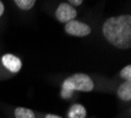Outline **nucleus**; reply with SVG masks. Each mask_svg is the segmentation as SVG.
Masks as SVG:
<instances>
[{
	"instance_id": "9d476101",
	"label": "nucleus",
	"mask_w": 131,
	"mask_h": 118,
	"mask_svg": "<svg viewBox=\"0 0 131 118\" xmlns=\"http://www.w3.org/2000/svg\"><path fill=\"white\" fill-rule=\"evenodd\" d=\"M121 77L124 79L125 82H131V66L130 65H126L125 67H123L121 70Z\"/></svg>"
},
{
	"instance_id": "ddd939ff",
	"label": "nucleus",
	"mask_w": 131,
	"mask_h": 118,
	"mask_svg": "<svg viewBox=\"0 0 131 118\" xmlns=\"http://www.w3.org/2000/svg\"><path fill=\"white\" fill-rule=\"evenodd\" d=\"M45 118H63L60 116H57V115H52V113H49V115H46Z\"/></svg>"
},
{
	"instance_id": "f8f14e48",
	"label": "nucleus",
	"mask_w": 131,
	"mask_h": 118,
	"mask_svg": "<svg viewBox=\"0 0 131 118\" xmlns=\"http://www.w3.org/2000/svg\"><path fill=\"white\" fill-rule=\"evenodd\" d=\"M4 12H5V6H4V3L0 0V17L4 14Z\"/></svg>"
},
{
	"instance_id": "6e6552de",
	"label": "nucleus",
	"mask_w": 131,
	"mask_h": 118,
	"mask_svg": "<svg viewBox=\"0 0 131 118\" xmlns=\"http://www.w3.org/2000/svg\"><path fill=\"white\" fill-rule=\"evenodd\" d=\"M15 118H36L34 112L26 108H17L14 110Z\"/></svg>"
},
{
	"instance_id": "0eeeda50",
	"label": "nucleus",
	"mask_w": 131,
	"mask_h": 118,
	"mask_svg": "<svg viewBox=\"0 0 131 118\" xmlns=\"http://www.w3.org/2000/svg\"><path fill=\"white\" fill-rule=\"evenodd\" d=\"M117 94L124 102H130L131 100V82H124L121 84V86L117 90Z\"/></svg>"
},
{
	"instance_id": "f03ea898",
	"label": "nucleus",
	"mask_w": 131,
	"mask_h": 118,
	"mask_svg": "<svg viewBox=\"0 0 131 118\" xmlns=\"http://www.w3.org/2000/svg\"><path fill=\"white\" fill-rule=\"evenodd\" d=\"M93 90V82L92 79L85 73H74L72 76L67 77L61 85V98L67 99L71 98L74 91L82 92H90Z\"/></svg>"
},
{
	"instance_id": "423d86ee",
	"label": "nucleus",
	"mask_w": 131,
	"mask_h": 118,
	"mask_svg": "<svg viewBox=\"0 0 131 118\" xmlns=\"http://www.w3.org/2000/svg\"><path fill=\"white\" fill-rule=\"evenodd\" d=\"M69 118H86V109L82 104H73L69 111H67Z\"/></svg>"
},
{
	"instance_id": "1a4fd4ad",
	"label": "nucleus",
	"mask_w": 131,
	"mask_h": 118,
	"mask_svg": "<svg viewBox=\"0 0 131 118\" xmlns=\"http://www.w3.org/2000/svg\"><path fill=\"white\" fill-rule=\"evenodd\" d=\"M15 5L23 11H28L34 6L36 0H14Z\"/></svg>"
},
{
	"instance_id": "39448f33",
	"label": "nucleus",
	"mask_w": 131,
	"mask_h": 118,
	"mask_svg": "<svg viewBox=\"0 0 131 118\" xmlns=\"http://www.w3.org/2000/svg\"><path fill=\"white\" fill-rule=\"evenodd\" d=\"M1 63H3L4 67H6L9 72L12 73H18L21 70V66H23L20 58H18L14 55H11V53L4 55L3 58H1Z\"/></svg>"
},
{
	"instance_id": "f257e3e1",
	"label": "nucleus",
	"mask_w": 131,
	"mask_h": 118,
	"mask_svg": "<svg viewBox=\"0 0 131 118\" xmlns=\"http://www.w3.org/2000/svg\"><path fill=\"white\" fill-rule=\"evenodd\" d=\"M103 34L112 46L121 50L131 46V15L122 14L110 17L103 24Z\"/></svg>"
},
{
	"instance_id": "20e7f679",
	"label": "nucleus",
	"mask_w": 131,
	"mask_h": 118,
	"mask_svg": "<svg viewBox=\"0 0 131 118\" xmlns=\"http://www.w3.org/2000/svg\"><path fill=\"white\" fill-rule=\"evenodd\" d=\"M77 17V9L67 3H61L56 9V19L59 23H69Z\"/></svg>"
},
{
	"instance_id": "7ed1b4c3",
	"label": "nucleus",
	"mask_w": 131,
	"mask_h": 118,
	"mask_svg": "<svg viewBox=\"0 0 131 118\" xmlns=\"http://www.w3.org/2000/svg\"><path fill=\"white\" fill-rule=\"evenodd\" d=\"M64 30L67 34L73 36V37H79V38L86 37L91 33V27H90L88 24L82 23V21H79V20H76V19H73V20L66 23Z\"/></svg>"
},
{
	"instance_id": "9b49d317",
	"label": "nucleus",
	"mask_w": 131,
	"mask_h": 118,
	"mask_svg": "<svg viewBox=\"0 0 131 118\" xmlns=\"http://www.w3.org/2000/svg\"><path fill=\"white\" fill-rule=\"evenodd\" d=\"M67 1H69L70 5H72V6L74 7V6H80L84 0H67Z\"/></svg>"
}]
</instances>
